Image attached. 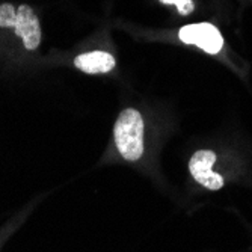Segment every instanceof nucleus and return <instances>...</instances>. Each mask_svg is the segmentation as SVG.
<instances>
[{"label": "nucleus", "instance_id": "obj_1", "mask_svg": "<svg viewBox=\"0 0 252 252\" xmlns=\"http://www.w3.org/2000/svg\"><path fill=\"white\" fill-rule=\"evenodd\" d=\"M118 151L126 160L134 162L144 153V120L136 109H126L113 127Z\"/></svg>", "mask_w": 252, "mask_h": 252}, {"label": "nucleus", "instance_id": "obj_2", "mask_svg": "<svg viewBox=\"0 0 252 252\" xmlns=\"http://www.w3.org/2000/svg\"><path fill=\"white\" fill-rule=\"evenodd\" d=\"M178 36L183 42L195 44L210 55L219 53L223 47V38L220 32L210 23H198V25H189L181 28Z\"/></svg>", "mask_w": 252, "mask_h": 252}, {"label": "nucleus", "instance_id": "obj_3", "mask_svg": "<svg viewBox=\"0 0 252 252\" xmlns=\"http://www.w3.org/2000/svg\"><path fill=\"white\" fill-rule=\"evenodd\" d=\"M215 163H216V154L210 150L196 151L189 162V169L192 177L201 186L210 190H219L223 186V178L212 171Z\"/></svg>", "mask_w": 252, "mask_h": 252}, {"label": "nucleus", "instance_id": "obj_4", "mask_svg": "<svg viewBox=\"0 0 252 252\" xmlns=\"http://www.w3.org/2000/svg\"><path fill=\"white\" fill-rule=\"evenodd\" d=\"M15 33L23 39V44L28 50H35L41 42V28L36 14L31 6L21 5L17 9Z\"/></svg>", "mask_w": 252, "mask_h": 252}, {"label": "nucleus", "instance_id": "obj_5", "mask_svg": "<svg viewBox=\"0 0 252 252\" xmlns=\"http://www.w3.org/2000/svg\"><path fill=\"white\" fill-rule=\"evenodd\" d=\"M74 65L79 70L88 74H100V73H107L113 70L115 59L106 52H91V53L79 55L74 59Z\"/></svg>", "mask_w": 252, "mask_h": 252}, {"label": "nucleus", "instance_id": "obj_6", "mask_svg": "<svg viewBox=\"0 0 252 252\" xmlns=\"http://www.w3.org/2000/svg\"><path fill=\"white\" fill-rule=\"evenodd\" d=\"M17 9L11 3L0 5V28H15Z\"/></svg>", "mask_w": 252, "mask_h": 252}, {"label": "nucleus", "instance_id": "obj_7", "mask_svg": "<svg viewBox=\"0 0 252 252\" xmlns=\"http://www.w3.org/2000/svg\"><path fill=\"white\" fill-rule=\"evenodd\" d=\"M175 6H177L178 12H180V14H183V15L190 14V12L193 11V8H195L192 0H180V2H178Z\"/></svg>", "mask_w": 252, "mask_h": 252}, {"label": "nucleus", "instance_id": "obj_8", "mask_svg": "<svg viewBox=\"0 0 252 252\" xmlns=\"http://www.w3.org/2000/svg\"><path fill=\"white\" fill-rule=\"evenodd\" d=\"M162 3H165V5H177L180 0H160Z\"/></svg>", "mask_w": 252, "mask_h": 252}]
</instances>
